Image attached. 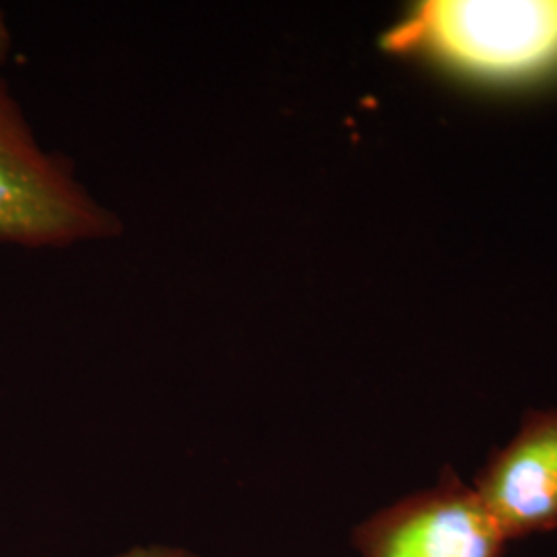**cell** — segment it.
Instances as JSON below:
<instances>
[{
  "instance_id": "cell-1",
  "label": "cell",
  "mask_w": 557,
  "mask_h": 557,
  "mask_svg": "<svg viewBox=\"0 0 557 557\" xmlns=\"http://www.w3.org/2000/svg\"><path fill=\"white\" fill-rule=\"evenodd\" d=\"M380 46L483 83L539 81L557 73V0H421Z\"/></svg>"
},
{
  "instance_id": "cell-2",
  "label": "cell",
  "mask_w": 557,
  "mask_h": 557,
  "mask_svg": "<svg viewBox=\"0 0 557 557\" xmlns=\"http://www.w3.org/2000/svg\"><path fill=\"white\" fill-rule=\"evenodd\" d=\"M114 225L66 163L41 147L0 79V242L60 248L106 238Z\"/></svg>"
},
{
  "instance_id": "cell-3",
  "label": "cell",
  "mask_w": 557,
  "mask_h": 557,
  "mask_svg": "<svg viewBox=\"0 0 557 557\" xmlns=\"http://www.w3.org/2000/svg\"><path fill=\"white\" fill-rule=\"evenodd\" d=\"M351 545L358 557H504L508 541L471 483L448 467L434 485L358 522Z\"/></svg>"
},
{
  "instance_id": "cell-4",
  "label": "cell",
  "mask_w": 557,
  "mask_h": 557,
  "mask_svg": "<svg viewBox=\"0 0 557 557\" xmlns=\"http://www.w3.org/2000/svg\"><path fill=\"white\" fill-rule=\"evenodd\" d=\"M471 487L508 543L557 531V407L527 411Z\"/></svg>"
},
{
  "instance_id": "cell-5",
  "label": "cell",
  "mask_w": 557,
  "mask_h": 557,
  "mask_svg": "<svg viewBox=\"0 0 557 557\" xmlns=\"http://www.w3.org/2000/svg\"><path fill=\"white\" fill-rule=\"evenodd\" d=\"M112 557H200L199 554L178 547V545H165V543H149V545H135Z\"/></svg>"
},
{
  "instance_id": "cell-6",
  "label": "cell",
  "mask_w": 557,
  "mask_h": 557,
  "mask_svg": "<svg viewBox=\"0 0 557 557\" xmlns=\"http://www.w3.org/2000/svg\"><path fill=\"white\" fill-rule=\"evenodd\" d=\"M9 52H11V29H9L4 11L0 9V64L7 60Z\"/></svg>"
}]
</instances>
